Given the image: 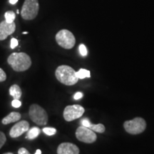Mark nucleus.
Returning a JSON list of instances; mask_svg holds the SVG:
<instances>
[{"instance_id": "f257e3e1", "label": "nucleus", "mask_w": 154, "mask_h": 154, "mask_svg": "<svg viewBox=\"0 0 154 154\" xmlns=\"http://www.w3.org/2000/svg\"><path fill=\"white\" fill-rule=\"evenodd\" d=\"M7 63L15 72H22L30 68L32 66V59L27 54L15 52L9 56Z\"/></svg>"}, {"instance_id": "f03ea898", "label": "nucleus", "mask_w": 154, "mask_h": 154, "mask_svg": "<svg viewBox=\"0 0 154 154\" xmlns=\"http://www.w3.org/2000/svg\"><path fill=\"white\" fill-rule=\"evenodd\" d=\"M76 72L71 66L67 65H61L56 69L55 76L57 80L61 84L66 86L76 84L79 79L76 76Z\"/></svg>"}, {"instance_id": "7ed1b4c3", "label": "nucleus", "mask_w": 154, "mask_h": 154, "mask_svg": "<svg viewBox=\"0 0 154 154\" xmlns=\"http://www.w3.org/2000/svg\"><path fill=\"white\" fill-rule=\"evenodd\" d=\"M29 115L31 120L38 126H44L48 122V114L45 109L39 105L34 103L29 107Z\"/></svg>"}, {"instance_id": "20e7f679", "label": "nucleus", "mask_w": 154, "mask_h": 154, "mask_svg": "<svg viewBox=\"0 0 154 154\" xmlns=\"http://www.w3.org/2000/svg\"><path fill=\"white\" fill-rule=\"evenodd\" d=\"M38 10V0H25L22 6L21 15L22 19L25 20H32L37 17Z\"/></svg>"}, {"instance_id": "39448f33", "label": "nucleus", "mask_w": 154, "mask_h": 154, "mask_svg": "<svg viewBox=\"0 0 154 154\" xmlns=\"http://www.w3.org/2000/svg\"><path fill=\"white\" fill-rule=\"evenodd\" d=\"M56 41L61 47L66 49H71L74 47L76 38L74 34L67 29H61L56 34Z\"/></svg>"}, {"instance_id": "423d86ee", "label": "nucleus", "mask_w": 154, "mask_h": 154, "mask_svg": "<svg viewBox=\"0 0 154 154\" xmlns=\"http://www.w3.org/2000/svg\"><path fill=\"white\" fill-rule=\"evenodd\" d=\"M124 127L128 134L136 135L143 133L146 128V121L140 117H136L133 120L125 121Z\"/></svg>"}, {"instance_id": "0eeeda50", "label": "nucleus", "mask_w": 154, "mask_h": 154, "mask_svg": "<svg viewBox=\"0 0 154 154\" xmlns=\"http://www.w3.org/2000/svg\"><path fill=\"white\" fill-rule=\"evenodd\" d=\"M76 137L80 141L85 143H93L96 140L97 136L94 131L88 127L79 126L76 131Z\"/></svg>"}, {"instance_id": "6e6552de", "label": "nucleus", "mask_w": 154, "mask_h": 154, "mask_svg": "<svg viewBox=\"0 0 154 154\" xmlns=\"http://www.w3.org/2000/svg\"><path fill=\"white\" fill-rule=\"evenodd\" d=\"M84 111H85V109L80 105L75 104L67 106L63 111V118L69 122L72 121L82 117L84 113Z\"/></svg>"}, {"instance_id": "1a4fd4ad", "label": "nucleus", "mask_w": 154, "mask_h": 154, "mask_svg": "<svg viewBox=\"0 0 154 154\" xmlns=\"http://www.w3.org/2000/svg\"><path fill=\"white\" fill-rule=\"evenodd\" d=\"M29 129V124L26 121H21L17 123L12 126L9 131V136L11 138H16L22 135L25 132H27Z\"/></svg>"}, {"instance_id": "9d476101", "label": "nucleus", "mask_w": 154, "mask_h": 154, "mask_svg": "<svg viewBox=\"0 0 154 154\" xmlns=\"http://www.w3.org/2000/svg\"><path fill=\"white\" fill-rule=\"evenodd\" d=\"M16 30V24L14 22L9 23L7 21H2L0 23V41H3L12 34Z\"/></svg>"}, {"instance_id": "9b49d317", "label": "nucleus", "mask_w": 154, "mask_h": 154, "mask_svg": "<svg viewBox=\"0 0 154 154\" xmlns=\"http://www.w3.org/2000/svg\"><path fill=\"white\" fill-rule=\"evenodd\" d=\"M57 153L58 154H79L80 151L75 144L66 142L58 146Z\"/></svg>"}, {"instance_id": "f8f14e48", "label": "nucleus", "mask_w": 154, "mask_h": 154, "mask_svg": "<svg viewBox=\"0 0 154 154\" xmlns=\"http://www.w3.org/2000/svg\"><path fill=\"white\" fill-rule=\"evenodd\" d=\"M21 118H22V115H21L20 113L11 112L2 120V123L4 125H7L11 124V123L19 121L21 119Z\"/></svg>"}, {"instance_id": "ddd939ff", "label": "nucleus", "mask_w": 154, "mask_h": 154, "mask_svg": "<svg viewBox=\"0 0 154 154\" xmlns=\"http://www.w3.org/2000/svg\"><path fill=\"white\" fill-rule=\"evenodd\" d=\"M9 94L14 98V99H20L22 92L19 86L17 84H14L9 88Z\"/></svg>"}, {"instance_id": "4468645a", "label": "nucleus", "mask_w": 154, "mask_h": 154, "mask_svg": "<svg viewBox=\"0 0 154 154\" xmlns=\"http://www.w3.org/2000/svg\"><path fill=\"white\" fill-rule=\"evenodd\" d=\"M40 134V129L38 127H33V128H30L28 130L27 135H26V138H28L29 140L34 139V138H37L38 135Z\"/></svg>"}, {"instance_id": "2eb2a0df", "label": "nucleus", "mask_w": 154, "mask_h": 154, "mask_svg": "<svg viewBox=\"0 0 154 154\" xmlns=\"http://www.w3.org/2000/svg\"><path fill=\"white\" fill-rule=\"evenodd\" d=\"M88 128H89L90 129H91L92 131H94V132H97V133H100V134H102L105 131V126H103V124H90L89 126H88Z\"/></svg>"}, {"instance_id": "dca6fc26", "label": "nucleus", "mask_w": 154, "mask_h": 154, "mask_svg": "<svg viewBox=\"0 0 154 154\" xmlns=\"http://www.w3.org/2000/svg\"><path fill=\"white\" fill-rule=\"evenodd\" d=\"M76 76L80 79H83L84 78H90L91 77V74L88 70L84 69H80L78 72H76Z\"/></svg>"}, {"instance_id": "f3484780", "label": "nucleus", "mask_w": 154, "mask_h": 154, "mask_svg": "<svg viewBox=\"0 0 154 154\" xmlns=\"http://www.w3.org/2000/svg\"><path fill=\"white\" fill-rule=\"evenodd\" d=\"M5 20L7 22L11 23L14 21L15 18H16V14L13 11H7L5 14Z\"/></svg>"}, {"instance_id": "a211bd4d", "label": "nucleus", "mask_w": 154, "mask_h": 154, "mask_svg": "<svg viewBox=\"0 0 154 154\" xmlns=\"http://www.w3.org/2000/svg\"><path fill=\"white\" fill-rule=\"evenodd\" d=\"M43 132L48 136H53L57 134V129L52 127H45L43 128Z\"/></svg>"}, {"instance_id": "6ab92c4d", "label": "nucleus", "mask_w": 154, "mask_h": 154, "mask_svg": "<svg viewBox=\"0 0 154 154\" xmlns=\"http://www.w3.org/2000/svg\"><path fill=\"white\" fill-rule=\"evenodd\" d=\"M7 140V137H6L5 133L2 131H0V149L3 147Z\"/></svg>"}, {"instance_id": "aec40b11", "label": "nucleus", "mask_w": 154, "mask_h": 154, "mask_svg": "<svg viewBox=\"0 0 154 154\" xmlns=\"http://www.w3.org/2000/svg\"><path fill=\"white\" fill-rule=\"evenodd\" d=\"M79 49L80 54L83 57H85V56L87 55V49H86V46L84 44H81Z\"/></svg>"}, {"instance_id": "412c9836", "label": "nucleus", "mask_w": 154, "mask_h": 154, "mask_svg": "<svg viewBox=\"0 0 154 154\" xmlns=\"http://www.w3.org/2000/svg\"><path fill=\"white\" fill-rule=\"evenodd\" d=\"M7 79V74L2 69L0 68V82H5Z\"/></svg>"}, {"instance_id": "4be33fe9", "label": "nucleus", "mask_w": 154, "mask_h": 154, "mask_svg": "<svg viewBox=\"0 0 154 154\" xmlns=\"http://www.w3.org/2000/svg\"><path fill=\"white\" fill-rule=\"evenodd\" d=\"M18 46V40L15 38H12L10 41V47L11 49H14L15 47Z\"/></svg>"}, {"instance_id": "5701e85b", "label": "nucleus", "mask_w": 154, "mask_h": 154, "mask_svg": "<svg viewBox=\"0 0 154 154\" xmlns=\"http://www.w3.org/2000/svg\"><path fill=\"white\" fill-rule=\"evenodd\" d=\"M11 105L14 108H19L22 105V103L19 101V99H14L11 102Z\"/></svg>"}, {"instance_id": "b1692460", "label": "nucleus", "mask_w": 154, "mask_h": 154, "mask_svg": "<svg viewBox=\"0 0 154 154\" xmlns=\"http://www.w3.org/2000/svg\"><path fill=\"white\" fill-rule=\"evenodd\" d=\"M30 153L28 151L27 149H26L25 148H20L18 150V154H29Z\"/></svg>"}, {"instance_id": "393cba45", "label": "nucleus", "mask_w": 154, "mask_h": 154, "mask_svg": "<svg viewBox=\"0 0 154 154\" xmlns=\"http://www.w3.org/2000/svg\"><path fill=\"white\" fill-rule=\"evenodd\" d=\"M83 97V94L82 92H77V93L75 94V95L74 96V99L75 100H79L80 99H82Z\"/></svg>"}, {"instance_id": "a878e982", "label": "nucleus", "mask_w": 154, "mask_h": 154, "mask_svg": "<svg viewBox=\"0 0 154 154\" xmlns=\"http://www.w3.org/2000/svg\"><path fill=\"white\" fill-rule=\"evenodd\" d=\"M17 2H18V0H9V3L11 4V5H15Z\"/></svg>"}, {"instance_id": "bb28decb", "label": "nucleus", "mask_w": 154, "mask_h": 154, "mask_svg": "<svg viewBox=\"0 0 154 154\" xmlns=\"http://www.w3.org/2000/svg\"><path fill=\"white\" fill-rule=\"evenodd\" d=\"M41 153H42V151L39 149L36 150V151L35 152V154H41Z\"/></svg>"}, {"instance_id": "cd10ccee", "label": "nucleus", "mask_w": 154, "mask_h": 154, "mask_svg": "<svg viewBox=\"0 0 154 154\" xmlns=\"http://www.w3.org/2000/svg\"><path fill=\"white\" fill-rule=\"evenodd\" d=\"M23 34H28V32H23Z\"/></svg>"}, {"instance_id": "c85d7f7f", "label": "nucleus", "mask_w": 154, "mask_h": 154, "mask_svg": "<svg viewBox=\"0 0 154 154\" xmlns=\"http://www.w3.org/2000/svg\"><path fill=\"white\" fill-rule=\"evenodd\" d=\"M6 154H12V153H6Z\"/></svg>"}]
</instances>
